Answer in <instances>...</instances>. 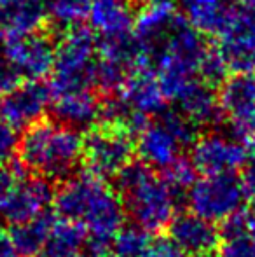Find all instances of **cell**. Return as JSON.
<instances>
[{
    "label": "cell",
    "mask_w": 255,
    "mask_h": 257,
    "mask_svg": "<svg viewBox=\"0 0 255 257\" xmlns=\"http://www.w3.org/2000/svg\"><path fill=\"white\" fill-rule=\"evenodd\" d=\"M170 238L191 257H210L220 247L222 234L213 222L189 212L173 217Z\"/></svg>",
    "instance_id": "obj_14"
},
{
    "label": "cell",
    "mask_w": 255,
    "mask_h": 257,
    "mask_svg": "<svg viewBox=\"0 0 255 257\" xmlns=\"http://www.w3.org/2000/svg\"><path fill=\"white\" fill-rule=\"evenodd\" d=\"M55 206L60 217L84 227L93 255H109L110 241L123 227L124 206L105 180L91 173L67 179L56 191Z\"/></svg>",
    "instance_id": "obj_1"
},
{
    "label": "cell",
    "mask_w": 255,
    "mask_h": 257,
    "mask_svg": "<svg viewBox=\"0 0 255 257\" xmlns=\"http://www.w3.org/2000/svg\"><path fill=\"white\" fill-rule=\"evenodd\" d=\"M182 14L178 13L173 0H152L142 6L135 14L133 35L140 49L152 63L154 56L166 42L173 28L180 23Z\"/></svg>",
    "instance_id": "obj_11"
},
{
    "label": "cell",
    "mask_w": 255,
    "mask_h": 257,
    "mask_svg": "<svg viewBox=\"0 0 255 257\" xmlns=\"http://www.w3.org/2000/svg\"><path fill=\"white\" fill-rule=\"evenodd\" d=\"M163 172L164 182L170 186V189L177 196L180 193H185V191L189 193L191 187L194 186V182H196V166L192 165L191 159L182 158V156H178L173 163H170Z\"/></svg>",
    "instance_id": "obj_26"
},
{
    "label": "cell",
    "mask_w": 255,
    "mask_h": 257,
    "mask_svg": "<svg viewBox=\"0 0 255 257\" xmlns=\"http://www.w3.org/2000/svg\"><path fill=\"white\" fill-rule=\"evenodd\" d=\"M150 236L138 226H123L110 241L112 257H145L150 247Z\"/></svg>",
    "instance_id": "obj_24"
},
{
    "label": "cell",
    "mask_w": 255,
    "mask_h": 257,
    "mask_svg": "<svg viewBox=\"0 0 255 257\" xmlns=\"http://www.w3.org/2000/svg\"><path fill=\"white\" fill-rule=\"evenodd\" d=\"M16 149H18L16 130H13L9 124H6L0 119V166L7 165V161L13 158Z\"/></svg>",
    "instance_id": "obj_32"
},
{
    "label": "cell",
    "mask_w": 255,
    "mask_h": 257,
    "mask_svg": "<svg viewBox=\"0 0 255 257\" xmlns=\"http://www.w3.org/2000/svg\"><path fill=\"white\" fill-rule=\"evenodd\" d=\"M218 51L234 74H255V0L238 4L229 27L218 35Z\"/></svg>",
    "instance_id": "obj_7"
},
{
    "label": "cell",
    "mask_w": 255,
    "mask_h": 257,
    "mask_svg": "<svg viewBox=\"0 0 255 257\" xmlns=\"http://www.w3.org/2000/svg\"><path fill=\"white\" fill-rule=\"evenodd\" d=\"M116 95L129 110L145 117L161 115L168 102L156 74L150 68H136L131 72Z\"/></svg>",
    "instance_id": "obj_15"
},
{
    "label": "cell",
    "mask_w": 255,
    "mask_h": 257,
    "mask_svg": "<svg viewBox=\"0 0 255 257\" xmlns=\"http://www.w3.org/2000/svg\"><path fill=\"white\" fill-rule=\"evenodd\" d=\"M0 257H21L9 234L0 231Z\"/></svg>",
    "instance_id": "obj_35"
},
{
    "label": "cell",
    "mask_w": 255,
    "mask_h": 257,
    "mask_svg": "<svg viewBox=\"0 0 255 257\" xmlns=\"http://www.w3.org/2000/svg\"><path fill=\"white\" fill-rule=\"evenodd\" d=\"M138 2H142V4H147V2H152V0H138Z\"/></svg>",
    "instance_id": "obj_36"
},
{
    "label": "cell",
    "mask_w": 255,
    "mask_h": 257,
    "mask_svg": "<svg viewBox=\"0 0 255 257\" xmlns=\"http://www.w3.org/2000/svg\"><path fill=\"white\" fill-rule=\"evenodd\" d=\"M116 186L124 212H128L135 226L147 233L170 226L177 210V194L163 177L154 173V168L142 161H131L116 177Z\"/></svg>",
    "instance_id": "obj_3"
},
{
    "label": "cell",
    "mask_w": 255,
    "mask_h": 257,
    "mask_svg": "<svg viewBox=\"0 0 255 257\" xmlns=\"http://www.w3.org/2000/svg\"><path fill=\"white\" fill-rule=\"evenodd\" d=\"M23 75L20 74L16 67L0 53V96L14 91L23 84Z\"/></svg>",
    "instance_id": "obj_30"
},
{
    "label": "cell",
    "mask_w": 255,
    "mask_h": 257,
    "mask_svg": "<svg viewBox=\"0 0 255 257\" xmlns=\"http://www.w3.org/2000/svg\"><path fill=\"white\" fill-rule=\"evenodd\" d=\"M180 149L177 139L159 121L149 122L136 137V151L142 163L150 168L164 170L180 156Z\"/></svg>",
    "instance_id": "obj_19"
},
{
    "label": "cell",
    "mask_w": 255,
    "mask_h": 257,
    "mask_svg": "<svg viewBox=\"0 0 255 257\" xmlns=\"http://www.w3.org/2000/svg\"><path fill=\"white\" fill-rule=\"evenodd\" d=\"M145 257H191L184 252L171 238H157L150 241V247Z\"/></svg>",
    "instance_id": "obj_31"
},
{
    "label": "cell",
    "mask_w": 255,
    "mask_h": 257,
    "mask_svg": "<svg viewBox=\"0 0 255 257\" xmlns=\"http://www.w3.org/2000/svg\"><path fill=\"white\" fill-rule=\"evenodd\" d=\"M191 161L204 177L232 173L248 163V147L234 135L208 132L192 144Z\"/></svg>",
    "instance_id": "obj_8"
},
{
    "label": "cell",
    "mask_w": 255,
    "mask_h": 257,
    "mask_svg": "<svg viewBox=\"0 0 255 257\" xmlns=\"http://www.w3.org/2000/svg\"><path fill=\"white\" fill-rule=\"evenodd\" d=\"M218 102L232 135L245 144L250 142L255 119V74H234L222 82Z\"/></svg>",
    "instance_id": "obj_10"
},
{
    "label": "cell",
    "mask_w": 255,
    "mask_h": 257,
    "mask_svg": "<svg viewBox=\"0 0 255 257\" xmlns=\"http://www.w3.org/2000/svg\"><path fill=\"white\" fill-rule=\"evenodd\" d=\"M159 122L177 139L182 147L192 146L197 140V126L180 110H164L159 115Z\"/></svg>",
    "instance_id": "obj_27"
},
{
    "label": "cell",
    "mask_w": 255,
    "mask_h": 257,
    "mask_svg": "<svg viewBox=\"0 0 255 257\" xmlns=\"http://www.w3.org/2000/svg\"><path fill=\"white\" fill-rule=\"evenodd\" d=\"M74 257H86V255H81V254H79V255H74Z\"/></svg>",
    "instance_id": "obj_38"
},
{
    "label": "cell",
    "mask_w": 255,
    "mask_h": 257,
    "mask_svg": "<svg viewBox=\"0 0 255 257\" xmlns=\"http://www.w3.org/2000/svg\"><path fill=\"white\" fill-rule=\"evenodd\" d=\"M88 241V233L81 224L70 219L55 217L46 238L41 257H74Z\"/></svg>",
    "instance_id": "obj_22"
},
{
    "label": "cell",
    "mask_w": 255,
    "mask_h": 257,
    "mask_svg": "<svg viewBox=\"0 0 255 257\" xmlns=\"http://www.w3.org/2000/svg\"><path fill=\"white\" fill-rule=\"evenodd\" d=\"M185 20L201 34L220 35L232 21L238 0H177Z\"/></svg>",
    "instance_id": "obj_18"
},
{
    "label": "cell",
    "mask_w": 255,
    "mask_h": 257,
    "mask_svg": "<svg viewBox=\"0 0 255 257\" xmlns=\"http://www.w3.org/2000/svg\"><path fill=\"white\" fill-rule=\"evenodd\" d=\"M53 219H55L53 215L44 213V215L30 220V222L13 226V231H11L9 236L21 257L41 255L46 243V238H48L49 227L53 224Z\"/></svg>",
    "instance_id": "obj_23"
},
{
    "label": "cell",
    "mask_w": 255,
    "mask_h": 257,
    "mask_svg": "<svg viewBox=\"0 0 255 257\" xmlns=\"http://www.w3.org/2000/svg\"><path fill=\"white\" fill-rule=\"evenodd\" d=\"M187 203L191 212L196 215L213 224L224 222L243 208V182L232 173L204 177L194 182L187 194Z\"/></svg>",
    "instance_id": "obj_6"
},
{
    "label": "cell",
    "mask_w": 255,
    "mask_h": 257,
    "mask_svg": "<svg viewBox=\"0 0 255 257\" xmlns=\"http://www.w3.org/2000/svg\"><path fill=\"white\" fill-rule=\"evenodd\" d=\"M89 21L100 35L133 32L135 9L129 0H89Z\"/></svg>",
    "instance_id": "obj_21"
},
{
    "label": "cell",
    "mask_w": 255,
    "mask_h": 257,
    "mask_svg": "<svg viewBox=\"0 0 255 257\" xmlns=\"http://www.w3.org/2000/svg\"><path fill=\"white\" fill-rule=\"evenodd\" d=\"M253 139H255V119H253Z\"/></svg>",
    "instance_id": "obj_37"
},
{
    "label": "cell",
    "mask_w": 255,
    "mask_h": 257,
    "mask_svg": "<svg viewBox=\"0 0 255 257\" xmlns=\"http://www.w3.org/2000/svg\"><path fill=\"white\" fill-rule=\"evenodd\" d=\"M229 68L225 65V60L222 58L218 48L208 49L206 56L203 58L199 65V70H197V79L204 84L211 86V88H217L218 84L225 81V75H227Z\"/></svg>",
    "instance_id": "obj_28"
},
{
    "label": "cell",
    "mask_w": 255,
    "mask_h": 257,
    "mask_svg": "<svg viewBox=\"0 0 255 257\" xmlns=\"http://www.w3.org/2000/svg\"><path fill=\"white\" fill-rule=\"evenodd\" d=\"M48 9L42 0H0V35L27 37L46 30Z\"/></svg>",
    "instance_id": "obj_16"
},
{
    "label": "cell",
    "mask_w": 255,
    "mask_h": 257,
    "mask_svg": "<svg viewBox=\"0 0 255 257\" xmlns=\"http://www.w3.org/2000/svg\"><path fill=\"white\" fill-rule=\"evenodd\" d=\"M136 137L119 122L100 121L88 130L82 144V161L88 173L100 179L117 177L131 163Z\"/></svg>",
    "instance_id": "obj_5"
},
{
    "label": "cell",
    "mask_w": 255,
    "mask_h": 257,
    "mask_svg": "<svg viewBox=\"0 0 255 257\" xmlns=\"http://www.w3.org/2000/svg\"><path fill=\"white\" fill-rule=\"evenodd\" d=\"M25 177L21 166L18 165H2L0 166V201L6 198V194Z\"/></svg>",
    "instance_id": "obj_33"
},
{
    "label": "cell",
    "mask_w": 255,
    "mask_h": 257,
    "mask_svg": "<svg viewBox=\"0 0 255 257\" xmlns=\"http://www.w3.org/2000/svg\"><path fill=\"white\" fill-rule=\"evenodd\" d=\"M53 115L56 121L74 130L93 128L102 115V96L93 89H77L51 98Z\"/></svg>",
    "instance_id": "obj_17"
},
{
    "label": "cell",
    "mask_w": 255,
    "mask_h": 257,
    "mask_svg": "<svg viewBox=\"0 0 255 257\" xmlns=\"http://www.w3.org/2000/svg\"><path fill=\"white\" fill-rule=\"evenodd\" d=\"M95 68L96 37L91 28L77 25L65 30L56 44L55 68L48 84L51 98L77 89H93Z\"/></svg>",
    "instance_id": "obj_4"
},
{
    "label": "cell",
    "mask_w": 255,
    "mask_h": 257,
    "mask_svg": "<svg viewBox=\"0 0 255 257\" xmlns=\"http://www.w3.org/2000/svg\"><path fill=\"white\" fill-rule=\"evenodd\" d=\"M48 107H51L49 86L41 81H27L14 91L0 96V119L13 130H27L44 119Z\"/></svg>",
    "instance_id": "obj_13"
},
{
    "label": "cell",
    "mask_w": 255,
    "mask_h": 257,
    "mask_svg": "<svg viewBox=\"0 0 255 257\" xmlns=\"http://www.w3.org/2000/svg\"><path fill=\"white\" fill-rule=\"evenodd\" d=\"M180 103L182 114H185L189 119L197 126L211 128L218 122L224 121L220 102H218V93L215 88L201 82L199 79L194 81L177 100Z\"/></svg>",
    "instance_id": "obj_20"
},
{
    "label": "cell",
    "mask_w": 255,
    "mask_h": 257,
    "mask_svg": "<svg viewBox=\"0 0 255 257\" xmlns=\"http://www.w3.org/2000/svg\"><path fill=\"white\" fill-rule=\"evenodd\" d=\"M46 9L53 27L68 30L89 16V0H49Z\"/></svg>",
    "instance_id": "obj_25"
},
{
    "label": "cell",
    "mask_w": 255,
    "mask_h": 257,
    "mask_svg": "<svg viewBox=\"0 0 255 257\" xmlns=\"http://www.w3.org/2000/svg\"><path fill=\"white\" fill-rule=\"evenodd\" d=\"M55 200V193L48 179L23 177L0 201V217L7 224H25L44 215Z\"/></svg>",
    "instance_id": "obj_12"
},
{
    "label": "cell",
    "mask_w": 255,
    "mask_h": 257,
    "mask_svg": "<svg viewBox=\"0 0 255 257\" xmlns=\"http://www.w3.org/2000/svg\"><path fill=\"white\" fill-rule=\"evenodd\" d=\"M103 257H110V255H103Z\"/></svg>",
    "instance_id": "obj_39"
},
{
    "label": "cell",
    "mask_w": 255,
    "mask_h": 257,
    "mask_svg": "<svg viewBox=\"0 0 255 257\" xmlns=\"http://www.w3.org/2000/svg\"><path fill=\"white\" fill-rule=\"evenodd\" d=\"M220 257H255V233L245 236L224 238L218 247Z\"/></svg>",
    "instance_id": "obj_29"
},
{
    "label": "cell",
    "mask_w": 255,
    "mask_h": 257,
    "mask_svg": "<svg viewBox=\"0 0 255 257\" xmlns=\"http://www.w3.org/2000/svg\"><path fill=\"white\" fill-rule=\"evenodd\" d=\"M241 182L243 191H245V200L250 203V210L255 213V163H248Z\"/></svg>",
    "instance_id": "obj_34"
},
{
    "label": "cell",
    "mask_w": 255,
    "mask_h": 257,
    "mask_svg": "<svg viewBox=\"0 0 255 257\" xmlns=\"http://www.w3.org/2000/svg\"><path fill=\"white\" fill-rule=\"evenodd\" d=\"M84 139L79 130L56 119H41L23 132L18 153L23 166L37 177L58 180L68 177L82 159Z\"/></svg>",
    "instance_id": "obj_2"
},
{
    "label": "cell",
    "mask_w": 255,
    "mask_h": 257,
    "mask_svg": "<svg viewBox=\"0 0 255 257\" xmlns=\"http://www.w3.org/2000/svg\"><path fill=\"white\" fill-rule=\"evenodd\" d=\"M2 54L20 70L27 81H42L55 68L56 44L49 30L27 37L6 39Z\"/></svg>",
    "instance_id": "obj_9"
}]
</instances>
